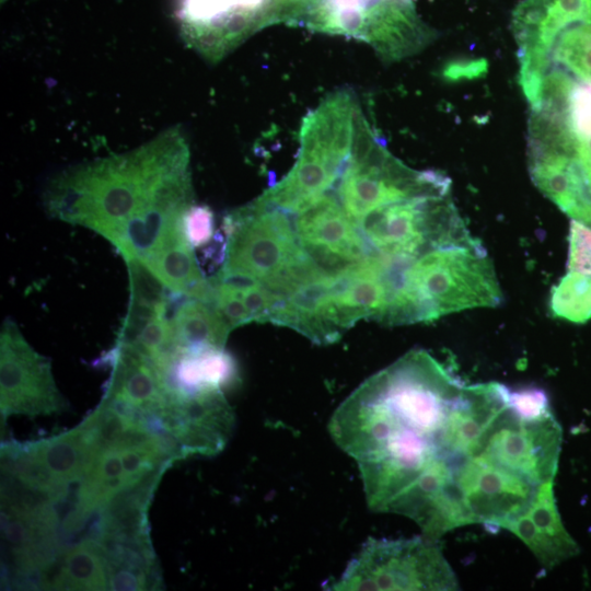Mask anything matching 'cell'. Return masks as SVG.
Listing matches in <instances>:
<instances>
[{"label":"cell","mask_w":591,"mask_h":591,"mask_svg":"<svg viewBox=\"0 0 591 591\" xmlns=\"http://www.w3.org/2000/svg\"><path fill=\"white\" fill-rule=\"evenodd\" d=\"M565 117L575 141L591 138V81L575 82Z\"/></svg>","instance_id":"obj_19"},{"label":"cell","mask_w":591,"mask_h":591,"mask_svg":"<svg viewBox=\"0 0 591 591\" xmlns=\"http://www.w3.org/2000/svg\"><path fill=\"white\" fill-rule=\"evenodd\" d=\"M45 205L51 217L103 236L124 260L150 266L188 240V147L170 132L132 152L74 166L51 182Z\"/></svg>","instance_id":"obj_2"},{"label":"cell","mask_w":591,"mask_h":591,"mask_svg":"<svg viewBox=\"0 0 591 591\" xmlns=\"http://www.w3.org/2000/svg\"><path fill=\"white\" fill-rule=\"evenodd\" d=\"M552 63L582 81H591V21L569 25L559 33L549 55Z\"/></svg>","instance_id":"obj_17"},{"label":"cell","mask_w":591,"mask_h":591,"mask_svg":"<svg viewBox=\"0 0 591 591\" xmlns=\"http://www.w3.org/2000/svg\"><path fill=\"white\" fill-rule=\"evenodd\" d=\"M359 228L375 254L407 268L427 252L474 237L451 192L386 205L368 215Z\"/></svg>","instance_id":"obj_7"},{"label":"cell","mask_w":591,"mask_h":591,"mask_svg":"<svg viewBox=\"0 0 591 591\" xmlns=\"http://www.w3.org/2000/svg\"><path fill=\"white\" fill-rule=\"evenodd\" d=\"M171 320L178 350L207 347L225 348L232 329L212 299L173 292Z\"/></svg>","instance_id":"obj_15"},{"label":"cell","mask_w":591,"mask_h":591,"mask_svg":"<svg viewBox=\"0 0 591 591\" xmlns=\"http://www.w3.org/2000/svg\"><path fill=\"white\" fill-rule=\"evenodd\" d=\"M551 311L554 316L573 323L591 318V277L567 270L551 291Z\"/></svg>","instance_id":"obj_18"},{"label":"cell","mask_w":591,"mask_h":591,"mask_svg":"<svg viewBox=\"0 0 591 591\" xmlns=\"http://www.w3.org/2000/svg\"><path fill=\"white\" fill-rule=\"evenodd\" d=\"M472 384L425 349H412L361 383L329 432L359 466L368 506L412 519L424 535L449 532L454 486L476 440Z\"/></svg>","instance_id":"obj_1"},{"label":"cell","mask_w":591,"mask_h":591,"mask_svg":"<svg viewBox=\"0 0 591 591\" xmlns=\"http://www.w3.org/2000/svg\"><path fill=\"white\" fill-rule=\"evenodd\" d=\"M299 26L362 40L385 61L413 55L428 30L414 0H308Z\"/></svg>","instance_id":"obj_8"},{"label":"cell","mask_w":591,"mask_h":591,"mask_svg":"<svg viewBox=\"0 0 591 591\" xmlns=\"http://www.w3.org/2000/svg\"><path fill=\"white\" fill-rule=\"evenodd\" d=\"M333 590H460L439 538H369Z\"/></svg>","instance_id":"obj_9"},{"label":"cell","mask_w":591,"mask_h":591,"mask_svg":"<svg viewBox=\"0 0 591 591\" xmlns=\"http://www.w3.org/2000/svg\"><path fill=\"white\" fill-rule=\"evenodd\" d=\"M501 301L493 262L473 237L418 257L404 273L382 323H427L468 309L497 306Z\"/></svg>","instance_id":"obj_3"},{"label":"cell","mask_w":591,"mask_h":591,"mask_svg":"<svg viewBox=\"0 0 591 591\" xmlns=\"http://www.w3.org/2000/svg\"><path fill=\"white\" fill-rule=\"evenodd\" d=\"M292 216L300 244L325 270H339L375 254L335 192Z\"/></svg>","instance_id":"obj_12"},{"label":"cell","mask_w":591,"mask_h":591,"mask_svg":"<svg viewBox=\"0 0 591 591\" xmlns=\"http://www.w3.org/2000/svg\"><path fill=\"white\" fill-rule=\"evenodd\" d=\"M482 68H485V66H482L480 60L477 61H470L468 63H455L451 65L444 70V76L450 79H457L462 77H473L474 74H479Z\"/></svg>","instance_id":"obj_22"},{"label":"cell","mask_w":591,"mask_h":591,"mask_svg":"<svg viewBox=\"0 0 591 591\" xmlns=\"http://www.w3.org/2000/svg\"><path fill=\"white\" fill-rule=\"evenodd\" d=\"M1 415H51L66 408L48 358L25 339L18 324L7 318L0 335Z\"/></svg>","instance_id":"obj_11"},{"label":"cell","mask_w":591,"mask_h":591,"mask_svg":"<svg viewBox=\"0 0 591 591\" xmlns=\"http://www.w3.org/2000/svg\"><path fill=\"white\" fill-rule=\"evenodd\" d=\"M503 529L519 537L546 570L579 552L577 542L561 521L554 482L544 485L528 511L508 522Z\"/></svg>","instance_id":"obj_14"},{"label":"cell","mask_w":591,"mask_h":591,"mask_svg":"<svg viewBox=\"0 0 591 591\" xmlns=\"http://www.w3.org/2000/svg\"><path fill=\"white\" fill-rule=\"evenodd\" d=\"M361 114L352 92L328 94L303 117L292 167L257 199L296 215L332 192L350 158Z\"/></svg>","instance_id":"obj_5"},{"label":"cell","mask_w":591,"mask_h":591,"mask_svg":"<svg viewBox=\"0 0 591 591\" xmlns=\"http://www.w3.org/2000/svg\"><path fill=\"white\" fill-rule=\"evenodd\" d=\"M186 231L192 245L204 246L215 239V217L207 206L193 205L186 215Z\"/></svg>","instance_id":"obj_21"},{"label":"cell","mask_w":591,"mask_h":591,"mask_svg":"<svg viewBox=\"0 0 591 591\" xmlns=\"http://www.w3.org/2000/svg\"><path fill=\"white\" fill-rule=\"evenodd\" d=\"M335 188L344 209L359 225L368 215L386 205L448 193L451 182L439 172L416 171L395 158L362 113L350 158Z\"/></svg>","instance_id":"obj_6"},{"label":"cell","mask_w":591,"mask_h":591,"mask_svg":"<svg viewBox=\"0 0 591 591\" xmlns=\"http://www.w3.org/2000/svg\"><path fill=\"white\" fill-rule=\"evenodd\" d=\"M591 21V0H524L514 10L520 81L542 79L553 45L569 25Z\"/></svg>","instance_id":"obj_13"},{"label":"cell","mask_w":591,"mask_h":591,"mask_svg":"<svg viewBox=\"0 0 591 591\" xmlns=\"http://www.w3.org/2000/svg\"><path fill=\"white\" fill-rule=\"evenodd\" d=\"M47 587L57 590H109L108 570L97 542L88 536L66 549Z\"/></svg>","instance_id":"obj_16"},{"label":"cell","mask_w":591,"mask_h":591,"mask_svg":"<svg viewBox=\"0 0 591 591\" xmlns=\"http://www.w3.org/2000/svg\"><path fill=\"white\" fill-rule=\"evenodd\" d=\"M291 216L257 198L229 212L218 271L259 282L286 298L323 270L300 244Z\"/></svg>","instance_id":"obj_4"},{"label":"cell","mask_w":591,"mask_h":591,"mask_svg":"<svg viewBox=\"0 0 591 591\" xmlns=\"http://www.w3.org/2000/svg\"><path fill=\"white\" fill-rule=\"evenodd\" d=\"M568 270L591 277V228L576 220L569 229Z\"/></svg>","instance_id":"obj_20"},{"label":"cell","mask_w":591,"mask_h":591,"mask_svg":"<svg viewBox=\"0 0 591 591\" xmlns=\"http://www.w3.org/2000/svg\"><path fill=\"white\" fill-rule=\"evenodd\" d=\"M185 40L218 61L257 31L280 23L279 0H179Z\"/></svg>","instance_id":"obj_10"}]
</instances>
